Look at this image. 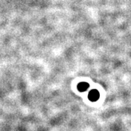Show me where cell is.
<instances>
[{"label": "cell", "instance_id": "obj_2", "mask_svg": "<svg viewBox=\"0 0 131 131\" xmlns=\"http://www.w3.org/2000/svg\"><path fill=\"white\" fill-rule=\"evenodd\" d=\"M89 87L90 84L88 82H80V83L77 84V90L80 92H84L89 88Z\"/></svg>", "mask_w": 131, "mask_h": 131}, {"label": "cell", "instance_id": "obj_1", "mask_svg": "<svg viewBox=\"0 0 131 131\" xmlns=\"http://www.w3.org/2000/svg\"><path fill=\"white\" fill-rule=\"evenodd\" d=\"M100 98V93L98 90H91L88 93V99L91 102H96Z\"/></svg>", "mask_w": 131, "mask_h": 131}]
</instances>
